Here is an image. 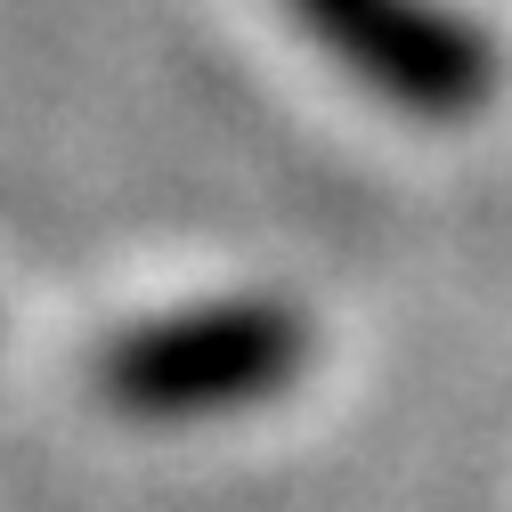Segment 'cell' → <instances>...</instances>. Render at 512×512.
Wrapping results in <instances>:
<instances>
[{
    "mask_svg": "<svg viewBox=\"0 0 512 512\" xmlns=\"http://www.w3.org/2000/svg\"><path fill=\"white\" fill-rule=\"evenodd\" d=\"M285 9L358 90L415 122H472L504 90L488 25L447 0H285Z\"/></svg>",
    "mask_w": 512,
    "mask_h": 512,
    "instance_id": "obj_2",
    "label": "cell"
},
{
    "mask_svg": "<svg viewBox=\"0 0 512 512\" xmlns=\"http://www.w3.org/2000/svg\"><path fill=\"white\" fill-rule=\"evenodd\" d=\"M309 366L293 301H204L114 334L98 350V399L139 423H212L285 399Z\"/></svg>",
    "mask_w": 512,
    "mask_h": 512,
    "instance_id": "obj_1",
    "label": "cell"
}]
</instances>
